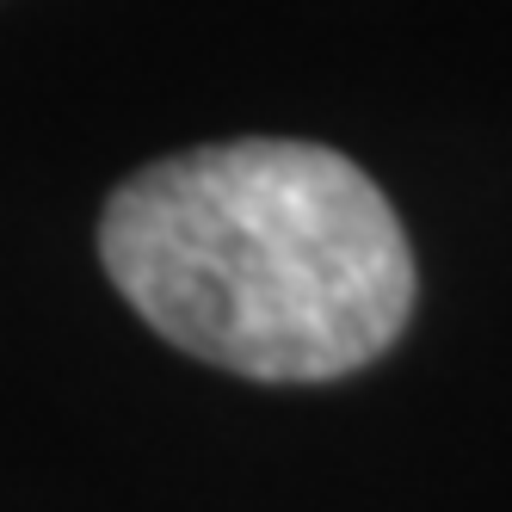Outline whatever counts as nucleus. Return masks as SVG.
I'll use <instances>...</instances> for the list:
<instances>
[{"mask_svg":"<svg viewBox=\"0 0 512 512\" xmlns=\"http://www.w3.org/2000/svg\"><path fill=\"white\" fill-rule=\"evenodd\" d=\"M99 260L161 340L253 383L346 377L414 315L401 216L321 142H210L130 173Z\"/></svg>","mask_w":512,"mask_h":512,"instance_id":"obj_1","label":"nucleus"}]
</instances>
